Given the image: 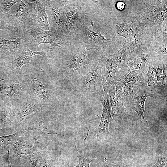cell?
<instances>
[{
	"mask_svg": "<svg viewBox=\"0 0 167 167\" xmlns=\"http://www.w3.org/2000/svg\"><path fill=\"white\" fill-rule=\"evenodd\" d=\"M45 3L49 30L56 34L65 43L70 44L65 25V0H43Z\"/></svg>",
	"mask_w": 167,
	"mask_h": 167,
	"instance_id": "5",
	"label": "cell"
},
{
	"mask_svg": "<svg viewBox=\"0 0 167 167\" xmlns=\"http://www.w3.org/2000/svg\"><path fill=\"white\" fill-rule=\"evenodd\" d=\"M22 91L21 85L18 83H12L11 84L10 87V94L13 97L19 96Z\"/></svg>",
	"mask_w": 167,
	"mask_h": 167,
	"instance_id": "33",
	"label": "cell"
},
{
	"mask_svg": "<svg viewBox=\"0 0 167 167\" xmlns=\"http://www.w3.org/2000/svg\"><path fill=\"white\" fill-rule=\"evenodd\" d=\"M32 88L33 92L39 97L46 101L49 99V94L43 83L36 78L32 79Z\"/></svg>",
	"mask_w": 167,
	"mask_h": 167,
	"instance_id": "23",
	"label": "cell"
},
{
	"mask_svg": "<svg viewBox=\"0 0 167 167\" xmlns=\"http://www.w3.org/2000/svg\"><path fill=\"white\" fill-rule=\"evenodd\" d=\"M113 85L117 92L122 97L130 96L133 98L135 94L133 91V85L120 78Z\"/></svg>",
	"mask_w": 167,
	"mask_h": 167,
	"instance_id": "22",
	"label": "cell"
},
{
	"mask_svg": "<svg viewBox=\"0 0 167 167\" xmlns=\"http://www.w3.org/2000/svg\"><path fill=\"white\" fill-rule=\"evenodd\" d=\"M158 45H155L153 46L151 45V49L154 52L159 54L167 55V42H161Z\"/></svg>",
	"mask_w": 167,
	"mask_h": 167,
	"instance_id": "34",
	"label": "cell"
},
{
	"mask_svg": "<svg viewBox=\"0 0 167 167\" xmlns=\"http://www.w3.org/2000/svg\"><path fill=\"white\" fill-rule=\"evenodd\" d=\"M27 32L34 38L36 42L37 50L39 49V45L42 43L50 44L51 49L62 48L65 45L68 44L64 42L56 34L50 30H34L30 28Z\"/></svg>",
	"mask_w": 167,
	"mask_h": 167,
	"instance_id": "10",
	"label": "cell"
},
{
	"mask_svg": "<svg viewBox=\"0 0 167 167\" xmlns=\"http://www.w3.org/2000/svg\"><path fill=\"white\" fill-rule=\"evenodd\" d=\"M41 1V0H40ZM33 5L31 29L49 30L45 6L43 0L29 1Z\"/></svg>",
	"mask_w": 167,
	"mask_h": 167,
	"instance_id": "9",
	"label": "cell"
},
{
	"mask_svg": "<svg viewBox=\"0 0 167 167\" xmlns=\"http://www.w3.org/2000/svg\"><path fill=\"white\" fill-rule=\"evenodd\" d=\"M62 47L66 53L63 63L66 72L77 75L88 71L91 64L88 57V50L84 43L77 40L67 44Z\"/></svg>",
	"mask_w": 167,
	"mask_h": 167,
	"instance_id": "3",
	"label": "cell"
},
{
	"mask_svg": "<svg viewBox=\"0 0 167 167\" xmlns=\"http://www.w3.org/2000/svg\"><path fill=\"white\" fill-rule=\"evenodd\" d=\"M124 73L119 74V78L126 83L132 85H140L143 83V75L142 71L130 69L127 66L122 68Z\"/></svg>",
	"mask_w": 167,
	"mask_h": 167,
	"instance_id": "20",
	"label": "cell"
},
{
	"mask_svg": "<svg viewBox=\"0 0 167 167\" xmlns=\"http://www.w3.org/2000/svg\"><path fill=\"white\" fill-rule=\"evenodd\" d=\"M150 167H167L166 155H162L159 156L156 163Z\"/></svg>",
	"mask_w": 167,
	"mask_h": 167,
	"instance_id": "35",
	"label": "cell"
},
{
	"mask_svg": "<svg viewBox=\"0 0 167 167\" xmlns=\"http://www.w3.org/2000/svg\"><path fill=\"white\" fill-rule=\"evenodd\" d=\"M94 22L90 25L84 28L78 34L74 41L79 40L85 45L88 50L95 49L98 51L102 57L110 55L114 49L118 36L115 33L111 39L105 38L107 33L103 36L101 33V28L97 33L93 30Z\"/></svg>",
	"mask_w": 167,
	"mask_h": 167,
	"instance_id": "4",
	"label": "cell"
},
{
	"mask_svg": "<svg viewBox=\"0 0 167 167\" xmlns=\"http://www.w3.org/2000/svg\"><path fill=\"white\" fill-rule=\"evenodd\" d=\"M128 19L131 31L129 51L133 58L144 48L149 47L154 38L145 22L139 17H131Z\"/></svg>",
	"mask_w": 167,
	"mask_h": 167,
	"instance_id": "6",
	"label": "cell"
},
{
	"mask_svg": "<svg viewBox=\"0 0 167 167\" xmlns=\"http://www.w3.org/2000/svg\"><path fill=\"white\" fill-rule=\"evenodd\" d=\"M25 36L18 37L14 41L0 36V53L13 57L19 54L22 52L24 45L28 43Z\"/></svg>",
	"mask_w": 167,
	"mask_h": 167,
	"instance_id": "12",
	"label": "cell"
},
{
	"mask_svg": "<svg viewBox=\"0 0 167 167\" xmlns=\"http://www.w3.org/2000/svg\"><path fill=\"white\" fill-rule=\"evenodd\" d=\"M99 167H136L131 165L122 162H113L110 163H105Z\"/></svg>",
	"mask_w": 167,
	"mask_h": 167,
	"instance_id": "36",
	"label": "cell"
},
{
	"mask_svg": "<svg viewBox=\"0 0 167 167\" xmlns=\"http://www.w3.org/2000/svg\"><path fill=\"white\" fill-rule=\"evenodd\" d=\"M126 5L125 3L122 1H118L116 4V7L119 10L124 9Z\"/></svg>",
	"mask_w": 167,
	"mask_h": 167,
	"instance_id": "38",
	"label": "cell"
},
{
	"mask_svg": "<svg viewBox=\"0 0 167 167\" xmlns=\"http://www.w3.org/2000/svg\"><path fill=\"white\" fill-rule=\"evenodd\" d=\"M153 97V94L144 91H142L140 89H138L136 93L133 98L131 102V108L135 111L143 124H147V121L144 118L143 113L145 110V102L148 97Z\"/></svg>",
	"mask_w": 167,
	"mask_h": 167,
	"instance_id": "18",
	"label": "cell"
},
{
	"mask_svg": "<svg viewBox=\"0 0 167 167\" xmlns=\"http://www.w3.org/2000/svg\"><path fill=\"white\" fill-rule=\"evenodd\" d=\"M35 140L25 137H20L19 140L12 145L13 156L16 157L19 155H27L38 152L37 144Z\"/></svg>",
	"mask_w": 167,
	"mask_h": 167,
	"instance_id": "16",
	"label": "cell"
},
{
	"mask_svg": "<svg viewBox=\"0 0 167 167\" xmlns=\"http://www.w3.org/2000/svg\"><path fill=\"white\" fill-rule=\"evenodd\" d=\"M33 153V157H28L29 162L35 167H57L53 161L38 152Z\"/></svg>",
	"mask_w": 167,
	"mask_h": 167,
	"instance_id": "21",
	"label": "cell"
},
{
	"mask_svg": "<svg viewBox=\"0 0 167 167\" xmlns=\"http://www.w3.org/2000/svg\"><path fill=\"white\" fill-rule=\"evenodd\" d=\"M15 116L14 113L7 110L0 113V123L6 127L11 126L15 122Z\"/></svg>",
	"mask_w": 167,
	"mask_h": 167,
	"instance_id": "26",
	"label": "cell"
},
{
	"mask_svg": "<svg viewBox=\"0 0 167 167\" xmlns=\"http://www.w3.org/2000/svg\"><path fill=\"white\" fill-rule=\"evenodd\" d=\"M21 0H0V12L6 14L11 9V7L15 4Z\"/></svg>",
	"mask_w": 167,
	"mask_h": 167,
	"instance_id": "30",
	"label": "cell"
},
{
	"mask_svg": "<svg viewBox=\"0 0 167 167\" xmlns=\"http://www.w3.org/2000/svg\"><path fill=\"white\" fill-rule=\"evenodd\" d=\"M146 73L149 82L148 84V86H150L152 84H158V73L156 67H154V65L151 67L149 66Z\"/></svg>",
	"mask_w": 167,
	"mask_h": 167,
	"instance_id": "28",
	"label": "cell"
},
{
	"mask_svg": "<svg viewBox=\"0 0 167 167\" xmlns=\"http://www.w3.org/2000/svg\"><path fill=\"white\" fill-rule=\"evenodd\" d=\"M18 7L16 14L11 15L4 14L9 24L19 28L24 33L31 28L33 5L28 0H21L16 3Z\"/></svg>",
	"mask_w": 167,
	"mask_h": 167,
	"instance_id": "8",
	"label": "cell"
},
{
	"mask_svg": "<svg viewBox=\"0 0 167 167\" xmlns=\"http://www.w3.org/2000/svg\"><path fill=\"white\" fill-rule=\"evenodd\" d=\"M116 34L118 36H121L126 39L130 37L131 31L130 24L129 19L127 21H125L119 23L115 26Z\"/></svg>",
	"mask_w": 167,
	"mask_h": 167,
	"instance_id": "25",
	"label": "cell"
},
{
	"mask_svg": "<svg viewBox=\"0 0 167 167\" xmlns=\"http://www.w3.org/2000/svg\"><path fill=\"white\" fill-rule=\"evenodd\" d=\"M5 89L2 86H0V95L3 94L5 92Z\"/></svg>",
	"mask_w": 167,
	"mask_h": 167,
	"instance_id": "40",
	"label": "cell"
},
{
	"mask_svg": "<svg viewBox=\"0 0 167 167\" xmlns=\"http://www.w3.org/2000/svg\"><path fill=\"white\" fill-rule=\"evenodd\" d=\"M8 164L7 167H12L10 161V156H9V147L8 150ZM3 167V166L2 165Z\"/></svg>",
	"mask_w": 167,
	"mask_h": 167,
	"instance_id": "39",
	"label": "cell"
},
{
	"mask_svg": "<svg viewBox=\"0 0 167 167\" xmlns=\"http://www.w3.org/2000/svg\"><path fill=\"white\" fill-rule=\"evenodd\" d=\"M130 38L126 39L123 45L119 50L107 57L118 69L126 67L129 62L133 58L129 51Z\"/></svg>",
	"mask_w": 167,
	"mask_h": 167,
	"instance_id": "14",
	"label": "cell"
},
{
	"mask_svg": "<svg viewBox=\"0 0 167 167\" xmlns=\"http://www.w3.org/2000/svg\"><path fill=\"white\" fill-rule=\"evenodd\" d=\"M2 29H6L10 30L11 33L15 35H17L21 32L23 34H25V33L23 32L19 28L12 26L9 24L6 23L0 17V30Z\"/></svg>",
	"mask_w": 167,
	"mask_h": 167,
	"instance_id": "31",
	"label": "cell"
},
{
	"mask_svg": "<svg viewBox=\"0 0 167 167\" xmlns=\"http://www.w3.org/2000/svg\"><path fill=\"white\" fill-rule=\"evenodd\" d=\"M167 19L163 22L162 25V38L161 42H167Z\"/></svg>",
	"mask_w": 167,
	"mask_h": 167,
	"instance_id": "37",
	"label": "cell"
},
{
	"mask_svg": "<svg viewBox=\"0 0 167 167\" xmlns=\"http://www.w3.org/2000/svg\"><path fill=\"white\" fill-rule=\"evenodd\" d=\"M23 132V131H20L12 135L0 136V146L12 145L19 140Z\"/></svg>",
	"mask_w": 167,
	"mask_h": 167,
	"instance_id": "27",
	"label": "cell"
},
{
	"mask_svg": "<svg viewBox=\"0 0 167 167\" xmlns=\"http://www.w3.org/2000/svg\"><path fill=\"white\" fill-rule=\"evenodd\" d=\"M106 64L102 85L103 90L108 93L110 87L113 85L119 79V69L108 58Z\"/></svg>",
	"mask_w": 167,
	"mask_h": 167,
	"instance_id": "17",
	"label": "cell"
},
{
	"mask_svg": "<svg viewBox=\"0 0 167 167\" xmlns=\"http://www.w3.org/2000/svg\"><path fill=\"white\" fill-rule=\"evenodd\" d=\"M139 1L138 17L145 22L154 40L161 41L162 25L167 17V0Z\"/></svg>",
	"mask_w": 167,
	"mask_h": 167,
	"instance_id": "2",
	"label": "cell"
},
{
	"mask_svg": "<svg viewBox=\"0 0 167 167\" xmlns=\"http://www.w3.org/2000/svg\"><path fill=\"white\" fill-rule=\"evenodd\" d=\"M151 45L148 47L144 48L139 54L129 62L127 66L131 69L139 70L143 73L146 72L150 66L152 53L153 52Z\"/></svg>",
	"mask_w": 167,
	"mask_h": 167,
	"instance_id": "13",
	"label": "cell"
},
{
	"mask_svg": "<svg viewBox=\"0 0 167 167\" xmlns=\"http://www.w3.org/2000/svg\"><path fill=\"white\" fill-rule=\"evenodd\" d=\"M114 87V85L112 86L108 91L112 109L111 116L115 119H121L126 111L123 105L125 99L118 93Z\"/></svg>",
	"mask_w": 167,
	"mask_h": 167,
	"instance_id": "15",
	"label": "cell"
},
{
	"mask_svg": "<svg viewBox=\"0 0 167 167\" xmlns=\"http://www.w3.org/2000/svg\"><path fill=\"white\" fill-rule=\"evenodd\" d=\"M91 0H65L66 21L65 27L70 43L79 32L94 21Z\"/></svg>",
	"mask_w": 167,
	"mask_h": 167,
	"instance_id": "1",
	"label": "cell"
},
{
	"mask_svg": "<svg viewBox=\"0 0 167 167\" xmlns=\"http://www.w3.org/2000/svg\"><path fill=\"white\" fill-rule=\"evenodd\" d=\"M76 137L77 135H76L74 140V146L76 151V156L79 159V163L75 166H71L70 167H89V165L92 162V160L89 158H85L82 155H79L76 144Z\"/></svg>",
	"mask_w": 167,
	"mask_h": 167,
	"instance_id": "29",
	"label": "cell"
},
{
	"mask_svg": "<svg viewBox=\"0 0 167 167\" xmlns=\"http://www.w3.org/2000/svg\"><path fill=\"white\" fill-rule=\"evenodd\" d=\"M36 108V105L33 102L28 99L22 109L18 113V116L23 120H27L33 113Z\"/></svg>",
	"mask_w": 167,
	"mask_h": 167,
	"instance_id": "24",
	"label": "cell"
},
{
	"mask_svg": "<svg viewBox=\"0 0 167 167\" xmlns=\"http://www.w3.org/2000/svg\"><path fill=\"white\" fill-rule=\"evenodd\" d=\"M29 46L28 43L26 44L19 56L13 61L9 62V68L14 72L21 73V68L22 66L27 63H29L34 55H39L44 56L50 53L52 50L49 47L41 51H34L31 50L29 49Z\"/></svg>",
	"mask_w": 167,
	"mask_h": 167,
	"instance_id": "11",
	"label": "cell"
},
{
	"mask_svg": "<svg viewBox=\"0 0 167 167\" xmlns=\"http://www.w3.org/2000/svg\"><path fill=\"white\" fill-rule=\"evenodd\" d=\"M158 73V82H161L162 84L165 85V80L167 78V66L166 63L164 64L163 68L160 69L159 66L156 67Z\"/></svg>",
	"mask_w": 167,
	"mask_h": 167,
	"instance_id": "32",
	"label": "cell"
},
{
	"mask_svg": "<svg viewBox=\"0 0 167 167\" xmlns=\"http://www.w3.org/2000/svg\"><path fill=\"white\" fill-rule=\"evenodd\" d=\"M100 100L102 105V112L100 124L97 126L92 127L90 126L89 121L88 131L91 130L95 133L96 135L97 140L102 142L109 139L113 136L109 131V125L112 118L109 97L107 92L102 90Z\"/></svg>",
	"mask_w": 167,
	"mask_h": 167,
	"instance_id": "7",
	"label": "cell"
},
{
	"mask_svg": "<svg viewBox=\"0 0 167 167\" xmlns=\"http://www.w3.org/2000/svg\"><path fill=\"white\" fill-rule=\"evenodd\" d=\"M107 57H102L96 68L88 73L85 80V84L88 89L95 88L101 82V71L103 66L107 62Z\"/></svg>",
	"mask_w": 167,
	"mask_h": 167,
	"instance_id": "19",
	"label": "cell"
}]
</instances>
